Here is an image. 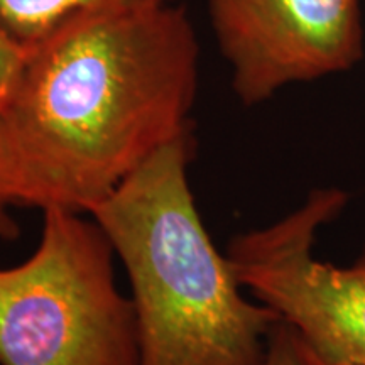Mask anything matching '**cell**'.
Listing matches in <instances>:
<instances>
[{"label":"cell","mask_w":365,"mask_h":365,"mask_svg":"<svg viewBox=\"0 0 365 365\" xmlns=\"http://www.w3.org/2000/svg\"><path fill=\"white\" fill-rule=\"evenodd\" d=\"M198 73V39L176 2L112 0L58 22L31 48L2 115L14 207L90 215L190 132Z\"/></svg>","instance_id":"1"},{"label":"cell","mask_w":365,"mask_h":365,"mask_svg":"<svg viewBox=\"0 0 365 365\" xmlns=\"http://www.w3.org/2000/svg\"><path fill=\"white\" fill-rule=\"evenodd\" d=\"M190 132L163 145L90 212L132 289L140 365H261L281 318L242 294L188 181Z\"/></svg>","instance_id":"2"},{"label":"cell","mask_w":365,"mask_h":365,"mask_svg":"<svg viewBox=\"0 0 365 365\" xmlns=\"http://www.w3.org/2000/svg\"><path fill=\"white\" fill-rule=\"evenodd\" d=\"M86 213L43 210L29 259L0 267V365H140L132 298L110 239Z\"/></svg>","instance_id":"3"},{"label":"cell","mask_w":365,"mask_h":365,"mask_svg":"<svg viewBox=\"0 0 365 365\" xmlns=\"http://www.w3.org/2000/svg\"><path fill=\"white\" fill-rule=\"evenodd\" d=\"M345 200L336 190L314 191L272 225L237 235L227 254L242 287L325 365H365V254L350 267L313 255L318 228L339 215Z\"/></svg>","instance_id":"4"},{"label":"cell","mask_w":365,"mask_h":365,"mask_svg":"<svg viewBox=\"0 0 365 365\" xmlns=\"http://www.w3.org/2000/svg\"><path fill=\"white\" fill-rule=\"evenodd\" d=\"M208 14L245 105L350 70L364 53L360 0H208Z\"/></svg>","instance_id":"5"},{"label":"cell","mask_w":365,"mask_h":365,"mask_svg":"<svg viewBox=\"0 0 365 365\" xmlns=\"http://www.w3.org/2000/svg\"><path fill=\"white\" fill-rule=\"evenodd\" d=\"M103 2L112 0H0V24L31 49L58 22Z\"/></svg>","instance_id":"6"},{"label":"cell","mask_w":365,"mask_h":365,"mask_svg":"<svg viewBox=\"0 0 365 365\" xmlns=\"http://www.w3.org/2000/svg\"><path fill=\"white\" fill-rule=\"evenodd\" d=\"M31 49L0 24V117L11 105Z\"/></svg>","instance_id":"7"},{"label":"cell","mask_w":365,"mask_h":365,"mask_svg":"<svg viewBox=\"0 0 365 365\" xmlns=\"http://www.w3.org/2000/svg\"><path fill=\"white\" fill-rule=\"evenodd\" d=\"M261 365H322V362L293 328L279 322L269 336Z\"/></svg>","instance_id":"8"},{"label":"cell","mask_w":365,"mask_h":365,"mask_svg":"<svg viewBox=\"0 0 365 365\" xmlns=\"http://www.w3.org/2000/svg\"><path fill=\"white\" fill-rule=\"evenodd\" d=\"M11 207H14L11 149L6 125L0 117V240H14L19 237V225L9 213Z\"/></svg>","instance_id":"9"},{"label":"cell","mask_w":365,"mask_h":365,"mask_svg":"<svg viewBox=\"0 0 365 365\" xmlns=\"http://www.w3.org/2000/svg\"><path fill=\"white\" fill-rule=\"evenodd\" d=\"M322 365H325V364H322Z\"/></svg>","instance_id":"10"}]
</instances>
